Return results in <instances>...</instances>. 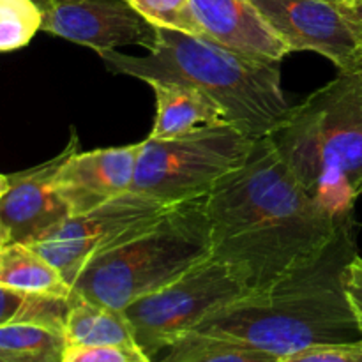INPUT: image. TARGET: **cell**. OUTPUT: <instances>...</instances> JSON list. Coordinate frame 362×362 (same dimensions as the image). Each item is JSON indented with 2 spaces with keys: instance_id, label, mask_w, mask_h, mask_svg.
<instances>
[{
  "instance_id": "9a60e30c",
  "label": "cell",
  "mask_w": 362,
  "mask_h": 362,
  "mask_svg": "<svg viewBox=\"0 0 362 362\" xmlns=\"http://www.w3.org/2000/svg\"><path fill=\"white\" fill-rule=\"evenodd\" d=\"M64 336L67 346L138 345L126 313L71 293Z\"/></svg>"
},
{
  "instance_id": "5b68a950",
  "label": "cell",
  "mask_w": 362,
  "mask_h": 362,
  "mask_svg": "<svg viewBox=\"0 0 362 362\" xmlns=\"http://www.w3.org/2000/svg\"><path fill=\"white\" fill-rule=\"evenodd\" d=\"M211 253L205 198L172 205L140 235L92 258L74 281L73 293L124 311L182 278Z\"/></svg>"
},
{
  "instance_id": "2e32d148",
  "label": "cell",
  "mask_w": 362,
  "mask_h": 362,
  "mask_svg": "<svg viewBox=\"0 0 362 362\" xmlns=\"http://www.w3.org/2000/svg\"><path fill=\"white\" fill-rule=\"evenodd\" d=\"M0 285L53 299H69L73 293V286L45 257L20 243L0 247Z\"/></svg>"
},
{
  "instance_id": "7a4b0ae2",
  "label": "cell",
  "mask_w": 362,
  "mask_h": 362,
  "mask_svg": "<svg viewBox=\"0 0 362 362\" xmlns=\"http://www.w3.org/2000/svg\"><path fill=\"white\" fill-rule=\"evenodd\" d=\"M357 255L350 218L317 260L265 292L221 308L191 332L240 343L278 359L311 346L362 341L343 285L346 265Z\"/></svg>"
},
{
  "instance_id": "4316f807",
  "label": "cell",
  "mask_w": 362,
  "mask_h": 362,
  "mask_svg": "<svg viewBox=\"0 0 362 362\" xmlns=\"http://www.w3.org/2000/svg\"><path fill=\"white\" fill-rule=\"evenodd\" d=\"M354 73H361V74H362V46H361V52H359V57H357L356 71H354Z\"/></svg>"
},
{
  "instance_id": "8992f818",
  "label": "cell",
  "mask_w": 362,
  "mask_h": 362,
  "mask_svg": "<svg viewBox=\"0 0 362 362\" xmlns=\"http://www.w3.org/2000/svg\"><path fill=\"white\" fill-rule=\"evenodd\" d=\"M255 140L232 124L204 126L165 140L145 138L131 191L163 205L205 198L246 163Z\"/></svg>"
},
{
  "instance_id": "603a6c76",
  "label": "cell",
  "mask_w": 362,
  "mask_h": 362,
  "mask_svg": "<svg viewBox=\"0 0 362 362\" xmlns=\"http://www.w3.org/2000/svg\"><path fill=\"white\" fill-rule=\"evenodd\" d=\"M279 362H362V341L311 346L283 357Z\"/></svg>"
},
{
  "instance_id": "277c9868",
  "label": "cell",
  "mask_w": 362,
  "mask_h": 362,
  "mask_svg": "<svg viewBox=\"0 0 362 362\" xmlns=\"http://www.w3.org/2000/svg\"><path fill=\"white\" fill-rule=\"evenodd\" d=\"M269 140L318 209L354 218L362 194V74L341 73L292 106Z\"/></svg>"
},
{
  "instance_id": "3957f363",
  "label": "cell",
  "mask_w": 362,
  "mask_h": 362,
  "mask_svg": "<svg viewBox=\"0 0 362 362\" xmlns=\"http://www.w3.org/2000/svg\"><path fill=\"white\" fill-rule=\"evenodd\" d=\"M115 74L145 81H177L211 95L228 124L253 140L269 136L285 122L292 106L281 88L279 62L253 59L225 48L207 35L158 27V39L147 55L101 53Z\"/></svg>"
},
{
  "instance_id": "30bf717a",
  "label": "cell",
  "mask_w": 362,
  "mask_h": 362,
  "mask_svg": "<svg viewBox=\"0 0 362 362\" xmlns=\"http://www.w3.org/2000/svg\"><path fill=\"white\" fill-rule=\"evenodd\" d=\"M41 30L87 46L99 55L120 46L151 49L158 27L148 23L126 0H67L45 11Z\"/></svg>"
},
{
  "instance_id": "52a82bcc",
  "label": "cell",
  "mask_w": 362,
  "mask_h": 362,
  "mask_svg": "<svg viewBox=\"0 0 362 362\" xmlns=\"http://www.w3.org/2000/svg\"><path fill=\"white\" fill-rule=\"evenodd\" d=\"M251 296L232 269L207 258L165 288L124 310L138 346L154 357L221 308Z\"/></svg>"
},
{
  "instance_id": "d6986e66",
  "label": "cell",
  "mask_w": 362,
  "mask_h": 362,
  "mask_svg": "<svg viewBox=\"0 0 362 362\" xmlns=\"http://www.w3.org/2000/svg\"><path fill=\"white\" fill-rule=\"evenodd\" d=\"M69 299L30 296L0 285V325L14 322H35L62 329L66 324Z\"/></svg>"
},
{
  "instance_id": "6da1fadb",
  "label": "cell",
  "mask_w": 362,
  "mask_h": 362,
  "mask_svg": "<svg viewBox=\"0 0 362 362\" xmlns=\"http://www.w3.org/2000/svg\"><path fill=\"white\" fill-rule=\"evenodd\" d=\"M205 214L211 258L232 269L251 293L317 260L345 221L311 202L269 136L255 140L246 163L205 197Z\"/></svg>"
},
{
  "instance_id": "44dd1931",
  "label": "cell",
  "mask_w": 362,
  "mask_h": 362,
  "mask_svg": "<svg viewBox=\"0 0 362 362\" xmlns=\"http://www.w3.org/2000/svg\"><path fill=\"white\" fill-rule=\"evenodd\" d=\"M126 2L154 27L204 35L191 11V0H126Z\"/></svg>"
},
{
  "instance_id": "f1b7e54d",
  "label": "cell",
  "mask_w": 362,
  "mask_h": 362,
  "mask_svg": "<svg viewBox=\"0 0 362 362\" xmlns=\"http://www.w3.org/2000/svg\"><path fill=\"white\" fill-rule=\"evenodd\" d=\"M327 2H331V4H341V2H345V0H327Z\"/></svg>"
},
{
  "instance_id": "9c48e42d",
  "label": "cell",
  "mask_w": 362,
  "mask_h": 362,
  "mask_svg": "<svg viewBox=\"0 0 362 362\" xmlns=\"http://www.w3.org/2000/svg\"><path fill=\"white\" fill-rule=\"evenodd\" d=\"M290 52H315L341 73L356 71L361 42L327 0H251Z\"/></svg>"
},
{
  "instance_id": "8fae6325",
  "label": "cell",
  "mask_w": 362,
  "mask_h": 362,
  "mask_svg": "<svg viewBox=\"0 0 362 362\" xmlns=\"http://www.w3.org/2000/svg\"><path fill=\"white\" fill-rule=\"evenodd\" d=\"M76 151H80V141L73 131L69 144L55 158L9 175V189L0 200V225L7 232L9 243H35L71 218L55 187V177Z\"/></svg>"
},
{
  "instance_id": "4fadbf2b",
  "label": "cell",
  "mask_w": 362,
  "mask_h": 362,
  "mask_svg": "<svg viewBox=\"0 0 362 362\" xmlns=\"http://www.w3.org/2000/svg\"><path fill=\"white\" fill-rule=\"evenodd\" d=\"M204 35L253 59L281 62L290 52L251 0H191Z\"/></svg>"
},
{
  "instance_id": "5bb4252c",
  "label": "cell",
  "mask_w": 362,
  "mask_h": 362,
  "mask_svg": "<svg viewBox=\"0 0 362 362\" xmlns=\"http://www.w3.org/2000/svg\"><path fill=\"white\" fill-rule=\"evenodd\" d=\"M156 95V120L148 138L165 140L204 126L228 124L221 106L193 85L148 81Z\"/></svg>"
},
{
  "instance_id": "484cf974",
  "label": "cell",
  "mask_w": 362,
  "mask_h": 362,
  "mask_svg": "<svg viewBox=\"0 0 362 362\" xmlns=\"http://www.w3.org/2000/svg\"><path fill=\"white\" fill-rule=\"evenodd\" d=\"M7 189H9V175H2V173H0V200H2L4 194L7 193Z\"/></svg>"
},
{
  "instance_id": "e0dca14e",
  "label": "cell",
  "mask_w": 362,
  "mask_h": 362,
  "mask_svg": "<svg viewBox=\"0 0 362 362\" xmlns=\"http://www.w3.org/2000/svg\"><path fill=\"white\" fill-rule=\"evenodd\" d=\"M67 341L62 329L35 322L0 325V354L11 362H62Z\"/></svg>"
},
{
  "instance_id": "83f0119b",
  "label": "cell",
  "mask_w": 362,
  "mask_h": 362,
  "mask_svg": "<svg viewBox=\"0 0 362 362\" xmlns=\"http://www.w3.org/2000/svg\"><path fill=\"white\" fill-rule=\"evenodd\" d=\"M35 2L39 4V6L42 7V9H49V7H52V0H35Z\"/></svg>"
},
{
  "instance_id": "ba28073f",
  "label": "cell",
  "mask_w": 362,
  "mask_h": 362,
  "mask_svg": "<svg viewBox=\"0 0 362 362\" xmlns=\"http://www.w3.org/2000/svg\"><path fill=\"white\" fill-rule=\"evenodd\" d=\"M170 207L172 205H163L161 202L129 191L94 211L71 216L62 225L27 246L45 257L73 286L92 258L140 235Z\"/></svg>"
},
{
  "instance_id": "7402d4cb",
  "label": "cell",
  "mask_w": 362,
  "mask_h": 362,
  "mask_svg": "<svg viewBox=\"0 0 362 362\" xmlns=\"http://www.w3.org/2000/svg\"><path fill=\"white\" fill-rule=\"evenodd\" d=\"M62 362H154L138 345L66 346Z\"/></svg>"
},
{
  "instance_id": "4dcf8cb0",
  "label": "cell",
  "mask_w": 362,
  "mask_h": 362,
  "mask_svg": "<svg viewBox=\"0 0 362 362\" xmlns=\"http://www.w3.org/2000/svg\"><path fill=\"white\" fill-rule=\"evenodd\" d=\"M57 2H67V0H52V6H53V4H57Z\"/></svg>"
},
{
  "instance_id": "cb8c5ba5",
  "label": "cell",
  "mask_w": 362,
  "mask_h": 362,
  "mask_svg": "<svg viewBox=\"0 0 362 362\" xmlns=\"http://www.w3.org/2000/svg\"><path fill=\"white\" fill-rule=\"evenodd\" d=\"M343 285H345L346 299L362 332V258L359 255L346 265Z\"/></svg>"
},
{
  "instance_id": "f546056e",
  "label": "cell",
  "mask_w": 362,
  "mask_h": 362,
  "mask_svg": "<svg viewBox=\"0 0 362 362\" xmlns=\"http://www.w3.org/2000/svg\"><path fill=\"white\" fill-rule=\"evenodd\" d=\"M0 362H11L9 359H6V357L2 356V354H0Z\"/></svg>"
},
{
  "instance_id": "ffe728a7",
  "label": "cell",
  "mask_w": 362,
  "mask_h": 362,
  "mask_svg": "<svg viewBox=\"0 0 362 362\" xmlns=\"http://www.w3.org/2000/svg\"><path fill=\"white\" fill-rule=\"evenodd\" d=\"M45 9L35 0H0V53L14 52L41 30Z\"/></svg>"
},
{
  "instance_id": "d4e9b609",
  "label": "cell",
  "mask_w": 362,
  "mask_h": 362,
  "mask_svg": "<svg viewBox=\"0 0 362 362\" xmlns=\"http://www.w3.org/2000/svg\"><path fill=\"white\" fill-rule=\"evenodd\" d=\"M336 7L343 14L362 46V0H345L341 4H336Z\"/></svg>"
},
{
  "instance_id": "7c38bea8",
  "label": "cell",
  "mask_w": 362,
  "mask_h": 362,
  "mask_svg": "<svg viewBox=\"0 0 362 362\" xmlns=\"http://www.w3.org/2000/svg\"><path fill=\"white\" fill-rule=\"evenodd\" d=\"M138 152L140 144L73 152L55 177V187L71 216L90 212L129 193Z\"/></svg>"
},
{
  "instance_id": "ac0fdd59",
  "label": "cell",
  "mask_w": 362,
  "mask_h": 362,
  "mask_svg": "<svg viewBox=\"0 0 362 362\" xmlns=\"http://www.w3.org/2000/svg\"><path fill=\"white\" fill-rule=\"evenodd\" d=\"M161 362H279L278 357L240 343L187 332L168 349Z\"/></svg>"
}]
</instances>
